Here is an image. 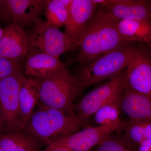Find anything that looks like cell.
Here are the masks:
<instances>
[{
	"mask_svg": "<svg viewBox=\"0 0 151 151\" xmlns=\"http://www.w3.org/2000/svg\"><path fill=\"white\" fill-rule=\"evenodd\" d=\"M118 21L100 9L96 12L78 44L76 60L84 66L111 52L130 45L120 35L116 27Z\"/></svg>",
	"mask_w": 151,
	"mask_h": 151,
	"instance_id": "cell-1",
	"label": "cell"
},
{
	"mask_svg": "<svg viewBox=\"0 0 151 151\" xmlns=\"http://www.w3.org/2000/svg\"><path fill=\"white\" fill-rule=\"evenodd\" d=\"M23 131L37 142L48 146L80 131L86 120L54 108L37 104Z\"/></svg>",
	"mask_w": 151,
	"mask_h": 151,
	"instance_id": "cell-2",
	"label": "cell"
},
{
	"mask_svg": "<svg viewBox=\"0 0 151 151\" xmlns=\"http://www.w3.org/2000/svg\"><path fill=\"white\" fill-rule=\"evenodd\" d=\"M135 50L131 45H127L83 66L75 77L78 84V94L89 86L108 81L123 72Z\"/></svg>",
	"mask_w": 151,
	"mask_h": 151,
	"instance_id": "cell-3",
	"label": "cell"
},
{
	"mask_svg": "<svg viewBox=\"0 0 151 151\" xmlns=\"http://www.w3.org/2000/svg\"><path fill=\"white\" fill-rule=\"evenodd\" d=\"M77 94V81L65 68L54 75L41 79L37 104L74 115V101Z\"/></svg>",
	"mask_w": 151,
	"mask_h": 151,
	"instance_id": "cell-4",
	"label": "cell"
},
{
	"mask_svg": "<svg viewBox=\"0 0 151 151\" xmlns=\"http://www.w3.org/2000/svg\"><path fill=\"white\" fill-rule=\"evenodd\" d=\"M28 55L45 53L59 59L65 52L77 49L75 42L58 29L47 24L45 21L37 20L27 32Z\"/></svg>",
	"mask_w": 151,
	"mask_h": 151,
	"instance_id": "cell-5",
	"label": "cell"
},
{
	"mask_svg": "<svg viewBox=\"0 0 151 151\" xmlns=\"http://www.w3.org/2000/svg\"><path fill=\"white\" fill-rule=\"evenodd\" d=\"M124 71L86 94L74 105L75 114L87 120L104 105L121 102L125 88Z\"/></svg>",
	"mask_w": 151,
	"mask_h": 151,
	"instance_id": "cell-6",
	"label": "cell"
},
{
	"mask_svg": "<svg viewBox=\"0 0 151 151\" xmlns=\"http://www.w3.org/2000/svg\"><path fill=\"white\" fill-rule=\"evenodd\" d=\"M24 76L23 72H19L0 80V113L9 133L24 129L20 118L19 95Z\"/></svg>",
	"mask_w": 151,
	"mask_h": 151,
	"instance_id": "cell-7",
	"label": "cell"
},
{
	"mask_svg": "<svg viewBox=\"0 0 151 151\" xmlns=\"http://www.w3.org/2000/svg\"><path fill=\"white\" fill-rule=\"evenodd\" d=\"M127 123L116 126L86 127L83 129L62 138L50 145L61 146L72 151H89L100 145L111 133L124 129Z\"/></svg>",
	"mask_w": 151,
	"mask_h": 151,
	"instance_id": "cell-8",
	"label": "cell"
},
{
	"mask_svg": "<svg viewBox=\"0 0 151 151\" xmlns=\"http://www.w3.org/2000/svg\"><path fill=\"white\" fill-rule=\"evenodd\" d=\"M125 87L151 97V60L136 49L124 70Z\"/></svg>",
	"mask_w": 151,
	"mask_h": 151,
	"instance_id": "cell-9",
	"label": "cell"
},
{
	"mask_svg": "<svg viewBox=\"0 0 151 151\" xmlns=\"http://www.w3.org/2000/svg\"><path fill=\"white\" fill-rule=\"evenodd\" d=\"M47 0H3L2 17L21 27L33 25L44 10Z\"/></svg>",
	"mask_w": 151,
	"mask_h": 151,
	"instance_id": "cell-10",
	"label": "cell"
},
{
	"mask_svg": "<svg viewBox=\"0 0 151 151\" xmlns=\"http://www.w3.org/2000/svg\"><path fill=\"white\" fill-rule=\"evenodd\" d=\"M99 6L93 0H72L64 32L77 47Z\"/></svg>",
	"mask_w": 151,
	"mask_h": 151,
	"instance_id": "cell-11",
	"label": "cell"
},
{
	"mask_svg": "<svg viewBox=\"0 0 151 151\" xmlns=\"http://www.w3.org/2000/svg\"><path fill=\"white\" fill-rule=\"evenodd\" d=\"M3 29L4 33L0 40V55L24 63L28 55L27 33L15 23L10 24Z\"/></svg>",
	"mask_w": 151,
	"mask_h": 151,
	"instance_id": "cell-12",
	"label": "cell"
},
{
	"mask_svg": "<svg viewBox=\"0 0 151 151\" xmlns=\"http://www.w3.org/2000/svg\"><path fill=\"white\" fill-rule=\"evenodd\" d=\"M99 9L118 21L135 20L151 23V4L145 1L112 0Z\"/></svg>",
	"mask_w": 151,
	"mask_h": 151,
	"instance_id": "cell-13",
	"label": "cell"
},
{
	"mask_svg": "<svg viewBox=\"0 0 151 151\" xmlns=\"http://www.w3.org/2000/svg\"><path fill=\"white\" fill-rule=\"evenodd\" d=\"M120 108L128 116L130 123L151 122V97L125 87Z\"/></svg>",
	"mask_w": 151,
	"mask_h": 151,
	"instance_id": "cell-14",
	"label": "cell"
},
{
	"mask_svg": "<svg viewBox=\"0 0 151 151\" xmlns=\"http://www.w3.org/2000/svg\"><path fill=\"white\" fill-rule=\"evenodd\" d=\"M65 63L59 59L45 53L29 55L24 64L26 76L44 79L60 72L65 68Z\"/></svg>",
	"mask_w": 151,
	"mask_h": 151,
	"instance_id": "cell-15",
	"label": "cell"
},
{
	"mask_svg": "<svg viewBox=\"0 0 151 151\" xmlns=\"http://www.w3.org/2000/svg\"><path fill=\"white\" fill-rule=\"evenodd\" d=\"M41 79L24 76L19 95L21 122L24 129L30 116L36 107L39 98Z\"/></svg>",
	"mask_w": 151,
	"mask_h": 151,
	"instance_id": "cell-16",
	"label": "cell"
},
{
	"mask_svg": "<svg viewBox=\"0 0 151 151\" xmlns=\"http://www.w3.org/2000/svg\"><path fill=\"white\" fill-rule=\"evenodd\" d=\"M117 29L124 40L131 43L134 42L149 43L151 41V23L123 19L116 24Z\"/></svg>",
	"mask_w": 151,
	"mask_h": 151,
	"instance_id": "cell-17",
	"label": "cell"
},
{
	"mask_svg": "<svg viewBox=\"0 0 151 151\" xmlns=\"http://www.w3.org/2000/svg\"><path fill=\"white\" fill-rule=\"evenodd\" d=\"M0 148L4 151H41L38 143L24 131L1 135Z\"/></svg>",
	"mask_w": 151,
	"mask_h": 151,
	"instance_id": "cell-18",
	"label": "cell"
},
{
	"mask_svg": "<svg viewBox=\"0 0 151 151\" xmlns=\"http://www.w3.org/2000/svg\"><path fill=\"white\" fill-rule=\"evenodd\" d=\"M72 1L47 0L44 10L47 24L57 29L65 26Z\"/></svg>",
	"mask_w": 151,
	"mask_h": 151,
	"instance_id": "cell-19",
	"label": "cell"
},
{
	"mask_svg": "<svg viewBox=\"0 0 151 151\" xmlns=\"http://www.w3.org/2000/svg\"><path fill=\"white\" fill-rule=\"evenodd\" d=\"M120 103H110L101 107L94 114L95 123L98 126L109 127L126 124L120 118Z\"/></svg>",
	"mask_w": 151,
	"mask_h": 151,
	"instance_id": "cell-20",
	"label": "cell"
},
{
	"mask_svg": "<svg viewBox=\"0 0 151 151\" xmlns=\"http://www.w3.org/2000/svg\"><path fill=\"white\" fill-rule=\"evenodd\" d=\"M124 130L129 141L138 145L146 139L151 138V122H129Z\"/></svg>",
	"mask_w": 151,
	"mask_h": 151,
	"instance_id": "cell-21",
	"label": "cell"
},
{
	"mask_svg": "<svg viewBox=\"0 0 151 151\" xmlns=\"http://www.w3.org/2000/svg\"><path fill=\"white\" fill-rule=\"evenodd\" d=\"M96 151H135L126 141L111 137V136L99 145Z\"/></svg>",
	"mask_w": 151,
	"mask_h": 151,
	"instance_id": "cell-22",
	"label": "cell"
},
{
	"mask_svg": "<svg viewBox=\"0 0 151 151\" xmlns=\"http://www.w3.org/2000/svg\"><path fill=\"white\" fill-rule=\"evenodd\" d=\"M24 64L0 55V80L13 74L24 72Z\"/></svg>",
	"mask_w": 151,
	"mask_h": 151,
	"instance_id": "cell-23",
	"label": "cell"
},
{
	"mask_svg": "<svg viewBox=\"0 0 151 151\" xmlns=\"http://www.w3.org/2000/svg\"><path fill=\"white\" fill-rule=\"evenodd\" d=\"M138 151H151V138L140 143L138 145Z\"/></svg>",
	"mask_w": 151,
	"mask_h": 151,
	"instance_id": "cell-24",
	"label": "cell"
},
{
	"mask_svg": "<svg viewBox=\"0 0 151 151\" xmlns=\"http://www.w3.org/2000/svg\"><path fill=\"white\" fill-rule=\"evenodd\" d=\"M43 151H72L68 148L61 146L50 145Z\"/></svg>",
	"mask_w": 151,
	"mask_h": 151,
	"instance_id": "cell-25",
	"label": "cell"
},
{
	"mask_svg": "<svg viewBox=\"0 0 151 151\" xmlns=\"http://www.w3.org/2000/svg\"><path fill=\"white\" fill-rule=\"evenodd\" d=\"M5 129V125L3 120L2 117L0 113V136L2 134V132L4 129Z\"/></svg>",
	"mask_w": 151,
	"mask_h": 151,
	"instance_id": "cell-26",
	"label": "cell"
},
{
	"mask_svg": "<svg viewBox=\"0 0 151 151\" xmlns=\"http://www.w3.org/2000/svg\"><path fill=\"white\" fill-rule=\"evenodd\" d=\"M3 3V0H0V19L2 18V8Z\"/></svg>",
	"mask_w": 151,
	"mask_h": 151,
	"instance_id": "cell-27",
	"label": "cell"
},
{
	"mask_svg": "<svg viewBox=\"0 0 151 151\" xmlns=\"http://www.w3.org/2000/svg\"><path fill=\"white\" fill-rule=\"evenodd\" d=\"M3 33H4V29L0 27V40L2 37Z\"/></svg>",
	"mask_w": 151,
	"mask_h": 151,
	"instance_id": "cell-28",
	"label": "cell"
},
{
	"mask_svg": "<svg viewBox=\"0 0 151 151\" xmlns=\"http://www.w3.org/2000/svg\"><path fill=\"white\" fill-rule=\"evenodd\" d=\"M0 151H4V150H2V149L1 148H0Z\"/></svg>",
	"mask_w": 151,
	"mask_h": 151,
	"instance_id": "cell-29",
	"label": "cell"
}]
</instances>
